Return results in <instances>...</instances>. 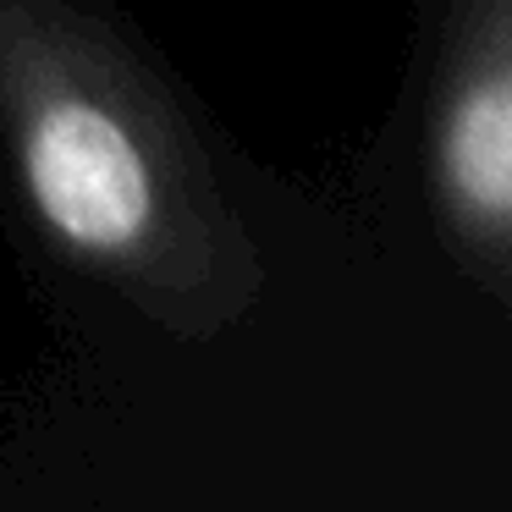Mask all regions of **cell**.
I'll return each instance as SVG.
<instances>
[{
	"label": "cell",
	"instance_id": "6da1fadb",
	"mask_svg": "<svg viewBox=\"0 0 512 512\" xmlns=\"http://www.w3.org/2000/svg\"><path fill=\"white\" fill-rule=\"evenodd\" d=\"M28 182L39 215L67 243L116 254L149 226V171L105 111L61 100L28 133Z\"/></svg>",
	"mask_w": 512,
	"mask_h": 512
},
{
	"label": "cell",
	"instance_id": "7a4b0ae2",
	"mask_svg": "<svg viewBox=\"0 0 512 512\" xmlns=\"http://www.w3.org/2000/svg\"><path fill=\"white\" fill-rule=\"evenodd\" d=\"M446 182L468 215L512 221V72L457 100L446 122Z\"/></svg>",
	"mask_w": 512,
	"mask_h": 512
}]
</instances>
